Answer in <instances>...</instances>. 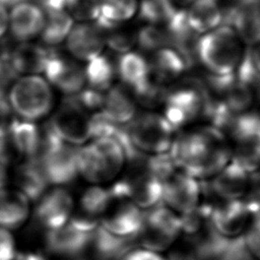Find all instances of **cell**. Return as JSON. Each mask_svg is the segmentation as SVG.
<instances>
[{"instance_id": "cell-5", "label": "cell", "mask_w": 260, "mask_h": 260, "mask_svg": "<svg viewBox=\"0 0 260 260\" xmlns=\"http://www.w3.org/2000/svg\"><path fill=\"white\" fill-rule=\"evenodd\" d=\"M232 150V161L247 172L260 171V114H232L219 127Z\"/></svg>"}, {"instance_id": "cell-47", "label": "cell", "mask_w": 260, "mask_h": 260, "mask_svg": "<svg viewBox=\"0 0 260 260\" xmlns=\"http://www.w3.org/2000/svg\"><path fill=\"white\" fill-rule=\"evenodd\" d=\"M8 55H9V50L6 49V48H4V47H2V46L0 45V63H1L4 59H6V58L8 57Z\"/></svg>"}, {"instance_id": "cell-39", "label": "cell", "mask_w": 260, "mask_h": 260, "mask_svg": "<svg viewBox=\"0 0 260 260\" xmlns=\"http://www.w3.org/2000/svg\"><path fill=\"white\" fill-rule=\"evenodd\" d=\"M64 9L79 22H94L99 14V0H63Z\"/></svg>"}, {"instance_id": "cell-33", "label": "cell", "mask_w": 260, "mask_h": 260, "mask_svg": "<svg viewBox=\"0 0 260 260\" xmlns=\"http://www.w3.org/2000/svg\"><path fill=\"white\" fill-rule=\"evenodd\" d=\"M138 10V0H99V14L94 22L102 28L121 25Z\"/></svg>"}, {"instance_id": "cell-22", "label": "cell", "mask_w": 260, "mask_h": 260, "mask_svg": "<svg viewBox=\"0 0 260 260\" xmlns=\"http://www.w3.org/2000/svg\"><path fill=\"white\" fill-rule=\"evenodd\" d=\"M44 20L42 6L24 0L11 6L10 11H8V30L17 42H30L41 35Z\"/></svg>"}, {"instance_id": "cell-49", "label": "cell", "mask_w": 260, "mask_h": 260, "mask_svg": "<svg viewBox=\"0 0 260 260\" xmlns=\"http://www.w3.org/2000/svg\"><path fill=\"white\" fill-rule=\"evenodd\" d=\"M255 92H256V98H257V102H258V108H259V114H260V87L259 88H257L256 90H255Z\"/></svg>"}, {"instance_id": "cell-17", "label": "cell", "mask_w": 260, "mask_h": 260, "mask_svg": "<svg viewBox=\"0 0 260 260\" xmlns=\"http://www.w3.org/2000/svg\"><path fill=\"white\" fill-rule=\"evenodd\" d=\"M47 81L68 96L78 94L85 86V71L74 58L52 52L44 72Z\"/></svg>"}, {"instance_id": "cell-15", "label": "cell", "mask_w": 260, "mask_h": 260, "mask_svg": "<svg viewBox=\"0 0 260 260\" xmlns=\"http://www.w3.org/2000/svg\"><path fill=\"white\" fill-rule=\"evenodd\" d=\"M91 118L73 95L64 100L46 126L60 140L78 146L91 139Z\"/></svg>"}, {"instance_id": "cell-25", "label": "cell", "mask_w": 260, "mask_h": 260, "mask_svg": "<svg viewBox=\"0 0 260 260\" xmlns=\"http://www.w3.org/2000/svg\"><path fill=\"white\" fill-rule=\"evenodd\" d=\"M116 72L124 86L135 96L151 81L148 61L139 53L129 51L121 54L116 63Z\"/></svg>"}, {"instance_id": "cell-3", "label": "cell", "mask_w": 260, "mask_h": 260, "mask_svg": "<svg viewBox=\"0 0 260 260\" xmlns=\"http://www.w3.org/2000/svg\"><path fill=\"white\" fill-rule=\"evenodd\" d=\"M151 158L161 178L160 204L181 217L198 209L204 202L203 183L178 168L169 155Z\"/></svg>"}, {"instance_id": "cell-9", "label": "cell", "mask_w": 260, "mask_h": 260, "mask_svg": "<svg viewBox=\"0 0 260 260\" xmlns=\"http://www.w3.org/2000/svg\"><path fill=\"white\" fill-rule=\"evenodd\" d=\"M182 228V217L158 204L143 211L134 241L140 248L162 254L180 241Z\"/></svg>"}, {"instance_id": "cell-13", "label": "cell", "mask_w": 260, "mask_h": 260, "mask_svg": "<svg viewBox=\"0 0 260 260\" xmlns=\"http://www.w3.org/2000/svg\"><path fill=\"white\" fill-rule=\"evenodd\" d=\"M143 211L126 195L119 182H115L110 186V195L99 217V223L114 236L134 239L140 228Z\"/></svg>"}, {"instance_id": "cell-26", "label": "cell", "mask_w": 260, "mask_h": 260, "mask_svg": "<svg viewBox=\"0 0 260 260\" xmlns=\"http://www.w3.org/2000/svg\"><path fill=\"white\" fill-rule=\"evenodd\" d=\"M136 101L125 86L113 85L104 92L100 112L111 122L125 126L137 115Z\"/></svg>"}, {"instance_id": "cell-4", "label": "cell", "mask_w": 260, "mask_h": 260, "mask_svg": "<svg viewBox=\"0 0 260 260\" xmlns=\"http://www.w3.org/2000/svg\"><path fill=\"white\" fill-rule=\"evenodd\" d=\"M125 165L126 151L115 137L93 138L87 144L78 147V175L95 185L114 180Z\"/></svg>"}, {"instance_id": "cell-21", "label": "cell", "mask_w": 260, "mask_h": 260, "mask_svg": "<svg viewBox=\"0 0 260 260\" xmlns=\"http://www.w3.org/2000/svg\"><path fill=\"white\" fill-rule=\"evenodd\" d=\"M255 174V173H254ZM253 181V174L231 161L216 177L204 185L213 200L247 198Z\"/></svg>"}, {"instance_id": "cell-36", "label": "cell", "mask_w": 260, "mask_h": 260, "mask_svg": "<svg viewBox=\"0 0 260 260\" xmlns=\"http://www.w3.org/2000/svg\"><path fill=\"white\" fill-rule=\"evenodd\" d=\"M136 44L146 52H156L171 47L170 35L166 27L146 24L136 32Z\"/></svg>"}, {"instance_id": "cell-46", "label": "cell", "mask_w": 260, "mask_h": 260, "mask_svg": "<svg viewBox=\"0 0 260 260\" xmlns=\"http://www.w3.org/2000/svg\"><path fill=\"white\" fill-rule=\"evenodd\" d=\"M238 5L242 6H260V0H235Z\"/></svg>"}, {"instance_id": "cell-31", "label": "cell", "mask_w": 260, "mask_h": 260, "mask_svg": "<svg viewBox=\"0 0 260 260\" xmlns=\"http://www.w3.org/2000/svg\"><path fill=\"white\" fill-rule=\"evenodd\" d=\"M148 63L151 77L160 84L177 79L187 70L181 56L172 48H164L154 52Z\"/></svg>"}, {"instance_id": "cell-29", "label": "cell", "mask_w": 260, "mask_h": 260, "mask_svg": "<svg viewBox=\"0 0 260 260\" xmlns=\"http://www.w3.org/2000/svg\"><path fill=\"white\" fill-rule=\"evenodd\" d=\"M41 6L44 10V26L40 35L43 43L47 46H57L65 42L74 19L61 6H56L43 1Z\"/></svg>"}, {"instance_id": "cell-32", "label": "cell", "mask_w": 260, "mask_h": 260, "mask_svg": "<svg viewBox=\"0 0 260 260\" xmlns=\"http://www.w3.org/2000/svg\"><path fill=\"white\" fill-rule=\"evenodd\" d=\"M189 25L199 35L211 31L221 23V9L214 0L194 1L186 11Z\"/></svg>"}, {"instance_id": "cell-38", "label": "cell", "mask_w": 260, "mask_h": 260, "mask_svg": "<svg viewBox=\"0 0 260 260\" xmlns=\"http://www.w3.org/2000/svg\"><path fill=\"white\" fill-rule=\"evenodd\" d=\"M235 72L238 79L247 85L252 91H255L260 87V71L255 65L252 48L246 49L242 54L241 60Z\"/></svg>"}, {"instance_id": "cell-42", "label": "cell", "mask_w": 260, "mask_h": 260, "mask_svg": "<svg viewBox=\"0 0 260 260\" xmlns=\"http://www.w3.org/2000/svg\"><path fill=\"white\" fill-rule=\"evenodd\" d=\"M16 120L7 96L0 95V137L3 136Z\"/></svg>"}, {"instance_id": "cell-28", "label": "cell", "mask_w": 260, "mask_h": 260, "mask_svg": "<svg viewBox=\"0 0 260 260\" xmlns=\"http://www.w3.org/2000/svg\"><path fill=\"white\" fill-rule=\"evenodd\" d=\"M52 51L31 42L20 43L9 50L8 60L17 74L43 73Z\"/></svg>"}, {"instance_id": "cell-27", "label": "cell", "mask_w": 260, "mask_h": 260, "mask_svg": "<svg viewBox=\"0 0 260 260\" xmlns=\"http://www.w3.org/2000/svg\"><path fill=\"white\" fill-rule=\"evenodd\" d=\"M29 199L16 188L0 189V228L19 229L29 216Z\"/></svg>"}, {"instance_id": "cell-7", "label": "cell", "mask_w": 260, "mask_h": 260, "mask_svg": "<svg viewBox=\"0 0 260 260\" xmlns=\"http://www.w3.org/2000/svg\"><path fill=\"white\" fill-rule=\"evenodd\" d=\"M7 100L13 113L28 122L45 118L54 106L52 86L39 74L16 78L8 90Z\"/></svg>"}, {"instance_id": "cell-2", "label": "cell", "mask_w": 260, "mask_h": 260, "mask_svg": "<svg viewBox=\"0 0 260 260\" xmlns=\"http://www.w3.org/2000/svg\"><path fill=\"white\" fill-rule=\"evenodd\" d=\"M212 96L205 83L196 77H187L168 87L164 102V117L178 132L208 120Z\"/></svg>"}, {"instance_id": "cell-14", "label": "cell", "mask_w": 260, "mask_h": 260, "mask_svg": "<svg viewBox=\"0 0 260 260\" xmlns=\"http://www.w3.org/2000/svg\"><path fill=\"white\" fill-rule=\"evenodd\" d=\"M43 130L35 122L15 120L0 137V164L14 167L24 160L37 158L42 146Z\"/></svg>"}, {"instance_id": "cell-45", "label": "cell", "mask_w": 260, "mask_h": 260, "mask_svg": "<svg viewBox=\"0 0 260 260\" xmlns=\"http://www.w3.org/2000/svg\"><path fill=\"white\" fill-rule=\"evenodd\" d=\"M252 55H253L255 65L258 68V70L260 71V46H258L256 48H252Z\"/></svg>"}, {"instance_id": "cell-8", "label": "cell", "mask_w": 260, "mask_h": 260, "mask_svg": "<svg viewBox=\"0 0 260 260\" xmlns=\"http://www.w3.org/2000/svg\"><path fill=\"white\" fill-rule=\"evenodd\" d=\"M242 54L239 38L229 26H218L200 37L198 59L211 74L235 72Z\"/></svg>"}, {"instance_id": "cell-43", "label": "cell", "mask_w": 260, "mask_h": 260, "mask_svg": "<svg viewBox=\"0 0 260 260\" xmlns=\"http://www.w3.org/2000/svg\"><path fill=\"white\" fill-rule=\"evenodd\" d=\"M121 260H170V258L161 253L153 252L139 247L128 251Z\"/></svg>"}, {"instance_id": "cell-50", "label": "cell", "mask_w": 260, "mask_h": 260, "mask_svg": "<svg viewBox=\"0 0 260 260\" xmlns=\"http://www.w3.org/2000/svg\"><path fill=\"white\" fill-rule=\"evenodd\" d=\"M13 260H21V259H20V258H19V257L16 255V257H15Z\"/></svg>"}, {"instance_id": "cell-19", "label": "cell", "mask_w": 260, "mask_h": 260, "mask_svg": "<svg viewBox=\"0 0 260 260\" xmlns=\"http://www.w3.org/2000/svg\"><path fill=\"white\" fill-rule=\"evenodd\" d=\"M93 231L71 217L63 226L47 231L46 247L54 255L79 258L86 249Z\"/></svg>"}, {"instance_id": "cell-35", "label": "cell", "mask_w": 260, "mask_h": 260, "mask_svg": "<svg viewBox=\"0 0 260 260\" xmlns=\"http://www.w3.org/2000/svg\"><path fill=\"white\" fill-rule=\"evenodd\" d=\"M172 0H140L138 2V12L141 20L147 24H167L177 12Z\"/></svg>"}, {"instance_id": "cell-1", "label": "cell", "mask_w": 260, "mask_h": 260, "mask_svg": "<svg viewBox=\"0 0 260 260\" xmlns=\"http://www.w3.org/2000/svg\"><path fill=\"white\" fill-rule=\"evenodd\" d=\"M169 156L178 168L205 183L232 161V150L222 131L204 123L178 131Z\"/></svg>"}, {"instance_id": "cell-44", "label": "cell", "mask_w": 260, "mask_h": 260, "mask_svg": "<svg viewBox=\"0 0 260 260\" xmlns=\"http://www.w3.org/2000/svg\"><path fill=\"white\" fill-rule=\"evenodd\" d=\"M8 30V10L7 7L0 3V39Z\"/></svg>"}, {"instance_id": "cell-6", "label": "cell", "mask_w": 260, "mask_h": 260, "mask_svg": "<svg viewBox=\"0 0 260 260\" xmlns=\"http://www.w3.org/2000/svg\"><path fill=\"white\" fill-rule=\"evenodd\" d=\"M133 149L144 156L169 155L177 131L162 114L144 112L125 125Z\"/></svg>"}, {"instance_id": "cell-18", "label": "cell", "mask_w": 260, "mask_h": 260, "mask_svg": "<svg viewBox=\"0 0 260 260\" xmlns=\"http://www.w3.org/2000/svg\"><path fill=\"white\" fill-rule=\"evenodd\" d=\"M204 83L211 96L235 114L247 112L253 103V91L238 79L235 72L224 75L208 73Z\"/></svg>"}, {"instance_id": "cell-16", "label": "cell", "mask_w": 260, "mask_h": 260, "mask_svg": "<svg viewBox=\"0 0 260 260\" xmlns=\"http://www.w3.org/2000/svg\"><path fill=\"white\" fill-rule=\"evenodd\" d=\"M74 206L71 193L62 186H55L37 200L35 218L45 230H57L69 221Z\"/></svg>"}, {"instance_id": "cell-30", "label": "cell", "mask_w": 260, "mask_h": 260, "mask_svg": "<svg viewBox=\"0 0 260 260\" xmlns=\"http://www.w3.org/2000/svg\"><path fill=\"white\" fill-rule=\"evenodd\" d=\"M13 182L29 201H37L48 189V182L37 158L24 160L13 167Z\"/></svg>"}, {"instance_id": "cell-40", "label": "cell", "mask_w": 260, "mask_h": 260, "mask_svg": "<svg viewBox=\"0 0 260 260\" xmlns=\"http://www.w3.org/2000/svg\"><path fill=\"white\" fill-rule=\"evenodd\" d=\"M242 243L252 260H260V211L255 215L242 239Z\"/></svg>"}, {"instance_id": "cell-48", "label": "cell", "mask_w": 260, "mask_h": 260, "mask_svg": "<svg viewBox=\"0 0 260 260\" xmlns=\"http://www.w3.org/2000/svg\"><path fill=\"white\" fill-rule=\"evenodd\" d=\"M21 1H24V0H0V3L3 4L4 6L8 7V6H13Z\"/></svg>"}, {"instance_id": "cell-11", "label": "cell", "mask_w": 260, "mask_h": 260, "mask_svg": "<svg viewBox=\"0 0 260 260\" xmlns=\"http://www.w3.org/2000/svg\"><path fill=\"white\" fill-rule=\"evenodd\" d=\"M127 164V174L118 181L126 195L142 210L160 204L162 183L152 158L139 154Z\"/></svg>"}, {"instance_id": "cell-12", "label": "cell", "mask_w": 260, "mask_h": 260, "mask_svg": "<svg viewBox=\"0 0 260 260\" xmlns=\"http://www.w3.org/2000/svg\"><path fill=\"white\" fill-rule=\"evenodd\" d=\"M208 208L209 221L216 237L224 242L241 241L258 213L246 199L212 200L204 202Z\"/></svg>"}, {"instance_id": "cell-24", "label": "cell", "mask_w": 260, "mask_h": 260, "mask_svg": "<svg viewBox=\"0 0 260 260\" xmlns=\"http://www.w3.org/2000/svg\"><path fill=\"white\" fill-rule=\"evenodd\" d=\"M220 26H229L247 44L260 43V6L232 5L221 9Z\"/></svg>"}, {"instance_id": "cell-34", "label": "cell", "mask_w": 260, "mask_h": 260, "mask_svg": "<svg viewBox=\"0 0 260 260\" xmlns=\"http://www.w3.org/2000/svg\"><path fill=\"white\" fill-rule=\"evenodd\" d=\"M84 71L86 86L101 92H105L113 86V81L117 74L116 64L103 54L86 62Z\"/></svg>"}, {"instance_id": "cell-20", "label": "cell", "mask_w": 260, "mask_h": 260, "mask_svg": "<svg viewBox=\"0 0 260 260\" xmlns=\"http://www.w3.org/2000/svg\"><path fill=\"white\" fill-rule=\"evenodd\" d=\"M65 43L72 58L86 63L103 54L105 30L96 22H79L73 25Z\"/></svg>"}, {"instance_id": "cell-10", "label": "cell", "mask_w": 260, "mask_h": 260, "mask_svg": "<svg viewBox=\"0 0 260 260\" xmlns=\"http://www.w3.org/2000/svg\"><path fill=\"white\" fill-rule=\"evenodd\" d=\"M77 151L78 146L60 140L45 127L37 159L49 185L64 186L76 179Z\"/></svg>"}, {"instance_id": "cell-37", "label": "cell", "mask_w": 260, "mask_h": 260, "mask_svg": "<svg viewBox=\"0 0 260 260\" xmlns=\"http://www.w3.org/2000/svg\"><path fill=\"white\" fill-rule=\"evenodd\" d=\"M105 30L106 46L117 53H127L136 44V32L124 28L123 25H116Z\"/></svg>"}, {"instance_id": "cell-41", "label": "cell", "mask_w": 260, "mask_h": 260, "mask_svg": "<svg viewBox=\"0 0 260 260\" xmlns=\"http://www.w3.org/2000/svg\"><path fill=\"white\" fill-rule=\"evenodd\" d=\"M17 255L16 243L11 232L0 228V260H13Z\"/></svg>"}, {"instance_id": "cell-23", "label": "cell", "mask_w": 260, "mask_h": 260, "mask_svg": "<svg viewBox=\"0 0 260 260\" xmlns=\"http://www.w3.org/2000/svg\"><path fill=\"white\" fill-rule=\"evenodd\" d=\"M170 35L171 47L183 59L188 69H191L199 61L198 43L200 35L196 32L188 23L186 10L179 9L166 24Z\"/></svg>"}]
</instances>
